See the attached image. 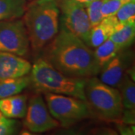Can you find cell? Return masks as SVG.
Masks as SVG:
<instances>
[{
	"label": "cell",
	"instance_id": "cell-1",
	"mask_svg": "<svg viewBox=\"0 0 135 135\" xmlns=\"http://www.w3.org/2000/svg\"><path fill=\"white\" fill-rule=\"evenodd\" d=\"M42 58L68 77L87 79L101 71L90 47L62 27L44 48Z\"/></svg>",
	"mask_w": 135,
	"mask_h": 135
},
{
	"label": "cell",
	"instance_id": "cell-2",
	"mask_svg": "<svg viewBox=\"0 0 135 135\" xmlns=\"http://www.w3.org/2000/svg\"><path fill=\"white\" fill-rule=\"evenodd\" d=\"M60 11L56 0H35L26 6L22 20L29 46L39 53L56 36L59 29Z\"/></svg>",
	"mask_w": 135,
	"mask_h": 135
},
{
	"label": "cell",
	"instance_id": "cell-3",
	"mask_svg": "<svg viewBox=\"0 0 135 135\" xmlns=\"http://www.w3.org/2000/svg\"><path fill=\"white\" fill-rule=\"evenodd\" d=\"M31 83L39 92H50L78 98L86 101V79L68 77L59 71L42 57L32 65Z\"/></svg>",
	"mask_w": 135,
	"mask_h": 135
},
{
	"label": "cell",
	"instance_id": "cell-4",
	"mask_svg": "<svg viewBox=\"0 0 135 135\" xmlns=\"http://www.w3.org/2000/svg\"><path fill=\"white\" fill-rule=\"evenodd\" d=\"M86 100L90 109L102 119H120L124 107L119 89L101 82L95 76L87 78L85 85Z\"/></svg>",
	"mask_w": 135,
	"mask_h": 135
},
{
	"label": "cell",
	"instance_id": "cell-5",
	"mask_svg": "<svg viewBox=\"0 0 135 135\" xmlns=\"http://www.w3.org/2000/svg\"><path fill=\"white\" fill-rule=\"evenodd\" d=\"M44 93L50 114L63 127L72 126L91 115V109L86 101L69 95Z\"/></svg>",
	"mask_w": 135,
	"mask_h": 135
},
{
	"label": "cell",
	"instance_id": "cell-6",
	"mask_svg": "<svg viewBox=\"0 0 135 135\" xmlns=\"http://www.w3.org/2000/svg\"><path fill=\"white\" fill-rule=\"evenodd\" d=\"M61 27L74 34L88 45L92 29L86 8L65 0H56Z\"/></svg>",
	"mask_w": 135,
	"mask_h": 135
},
{
	"label": "cell",
	"instance_id": "cell-7",
	"mask_svg": "<svg viewBox=\"0 0 135 135\" xmlns=\"http://www.w3.org/2000/svg\"><path fill=\"white\" fill-rule=\"evenodd\" d=\"M29 50L27 32L22 20L0 21V53H11L20 56Z\"/></svg>",
	"mask_w": 135,
	"mask_h": 135
},
{
	"label": "cell",
	"instance_id": "cell-8",
	"mask_svg": "<svg viewBox=\"0 0 135 135\" xmlns=\"http://www.w3.org/2000/svg\"><path fill=\"white\" fill-rule=\"evenodd\" d=\"M24 126L34 133L53 130L60 126L50 114L46 102L41 95H35L29 102L24 116Z\"/></svg>",
	"mask_w": 135,
	"mask_h": 135
},
{
	"label": "cell",
	"instance_id": "cell-9",
	"mask_svg": "<svg viewBox=\"0 0 135 135\" xmlns=\"http://www.w3.org/2000/svg\"><path fill=\"white\" fill-rule=\"evenodd\" d=\"M128 48L122 49L116 56L101 68L100 80L107 85L119 86L132 60V53Z\"/></svg>",
	"mask_w": 135,
	"mask_h": 135
},
{
	"label": "cell",
	"instance_id": "cell-10",
	"mask_svg": "<svg viewBox=\"0 0 135 135\" xmlns=\"http://www.w3.org/2000/svg\"><path fill=\"white\" fill-rule=\"evenodd\" d=\"M32 65L20 56L11 53H0V79L15 78L28 75Z\"/></svg>",
	"mask_w": 135,
	"mask_h": 135
},
{
	"label": "cell",
	"instance_id": "cell-11",
	"mask_svg": "<svg viewBox=\"0 0 135 135\" xmlns=\"http://www.w3.org/2000/svg\"><path fill=\"white\" fill-rule=\"evenodd\" d=\"M122 25L119 22L115 15L104 18L101 23L92 27L88 46L93 48L97 47L104 41L110 38L112 34Z\"/></svg>",
	"mask_w": 135,
	"mask_h": 135
},
{
	"label": "cell",
	"instance_id": "cell-12",
	"mask_svg": "<svg viewBox=\"0 0 135 135\" xmlns=\"http://www.w3.org/2000/svg\"><path fill=\"white\" fill-rule=\"evenodd\" d=\"M27 110V97L15 95L0 99V111L3 116L11 119L24 118Z\"/></svg>",
	"mask_w": 135,
	"mask_h": 135
},
{
	"label": "cell",
	"instance_id": "cell-13",
	"mask_svg": "<svg viewBox=\"0 0 135 135\" xmlns=\"http://www.w3.org/2000/svg\"><path fill=\"white\" fill-rule=\"evenodd\" d=\"M31 84L30 77L0 79V99L20 94Z\"/></svg>",
	"mask_w": 135,
	"mask_h": 135
},
{
	"label": "cell",
	"instance_id": "cell-14",
	"mask_svg": "<svg viewBox=\"0 0 135 135\" xmlns=\"http://www.w3.org/2000/svg\"><path fill=\"white\" fill-rule=\"evenodd\" d=\"M26 6V0H0V21L22 17Z\"/></svg>",
	"mask_w": 135,
	"mask_h": 135
},
{
	"label": "cell",
	"instance_id": "cell-15",
	"mask_svg": "<svg viewBox=\"0 0 135 135\" xmlns=\"http://www.w3.org/2000/svg\"><path fill=\"white\" fill-rule=\"evenodd\" d=\"M135 38V23L122 25L112 34L110 39L122 49L128 48Z\"/></svg>",
	"mask_w": 135,
	"mask_h": 135
},
{
	"label": "cell",
	"instance_id": "cell-16",
	"mask_svg": "<svg viewBox=\"0 0 135 135\" xmlns=\"http://www.w3.org/2000/svg\"><path fill=\"white\" fill-rule=\"evenodd\" d=\"M118 87L119 88L123 107L126 110H134L135 107V84L134 80L125 74Z\"/></svg>",
	"mask_w": 135,
	"mask_h": 135
},
{
	"label": "cell",
	"instance_id": "cell-17",
	"mask_svg": "<svg viewBox=\"0 0 135 135\" xmlns=\"http://www.w3.org/2000/svg\"><path fill=\"white\" fill-rule=\"evenodd\" d=\"M93 51L97 62L100 68L104 66L111 59H113L121 49L110 39L108 38L105 41L95 47Z\"/></svg>",
	"mask_w": 135,
	"mask_h": 135
},
{
	"label": "cell",
	"instance_id": "cell-18",
	"mask_svg": "<svg viewBox=\"0 0 135 135\" xmlns=\"http://www.w3.org/2000/svg\"><path fill=\"white\" fill-rule=\"evenodd\" d=\"M115 16L122 24L135 23V1L123 4Z\"/></svg>",
	"mask_w": 135,
	"mask_h": 135
},
{
	"label": "cell",
	"instance_id": "cell-19",
	"mask_svg": "<svg viewBox=\"0 0 135 135\" xmlns=\"http://www.w3.org/2000/svg\"><path fill=\"white\" fill-rule=\"evenodd\" d=\"M102 2L103 0H95L87 5L86 8L87 15L92 27L101 23V20L104 19L101 12Z\"/></svg>",
	"mask_w": 135,
	"mask_h": 135
},
{
	"label": "cell",
	"instance_id": "cell-20",
	"mask_svg": "<svg viewBox=\"0 0 135 135\" xmlns=\"http://www.w3.org/2000/svg\"><path fill=\"white\" fill-rule=\"evenodd\" d=\"M125 4L120 0H103L101 7V15L104 18L116 15L121 6Z\"/></svg>",
	"mask_w": 135,
	"mask_h": 135
},
{
	"label": "cell",
	"instance_id": "cell-21",
	"mask_svg": "<svg viewBox=\"0 0 135 135\" xmlns=\"http://www.w3.org/2000/svg\"><path fill=\"white\" fill-rule=\"evenodd\" d=\"M19 128L18 122L14 119L3 116L0 119V135L14 134Z\"/></svg>",
	"mask_w": 135,
	"mask_h": 135
},
{
	"label": "cell",
	"instance_id": "cell-22",
	"mask_svg": "<svg viewBox=\"0 0 135 135\" xmlns=\"http://www.w3.org/2000/svg\"><path fill=\"white\" fill-rule=\"evenodd\" d=\"M65 1H68V2L77 4V5H81L84 8H86L87 5L90 4L91 2H92L95 0H65Z\"/></svg>",
	"mask_w": 135,
	"mask_h": 135
},
{
	"label": "cell",
	"instance_id": "cell-23",
	"mask_svg": "<svg viewBox=\"0 0 135 135\" xmlns=\"http://www.w3.org/2000/svg\"><path fill=\"white\" fill-rule=\"evenodd\" d=\"M134 110H132L131 111V114H128V110H127L126 111V115H124L123 116V121L126 122V123H130V124H132V123H134V114L132 115L131 113H132V111Z\"/></svg>",
	"mask_w": 135,
	"mask_h": 135
},
{
	"label": "cell",
	"instance_id": "cell-24",
	"mask_svg": "<svg viewBox=\"0 0 135 135\" xmlns=\"http://www.w3.org/2000/svg\"><path fill=\"white\" fill-rule=\"evenodd\" d=\"M122 2L126 3V2H132V1H135V0H120Z\"/></svg>",
	"mask_w": 135,
	"mask_h": 135
},
{
	"label": "cell",
	"instance_id": "cell-25",
	"mask_svg": "<svg viewBox=\"0 0 135 135\" xmlns=\"http://www.w3.org/2000/svg\"><path fill=\"white\" fill-rule=\"evenodd\" d=\"M2 116H3V114H2V113H1V111H0V119H1V118H2Z\"/></svg>",
	"mask_w": 135,
	"mask_h": 135
}]
</instances>
